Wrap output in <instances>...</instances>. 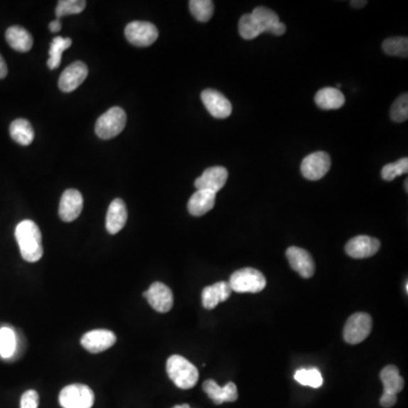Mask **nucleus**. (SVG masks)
I'll list each match as a JSON object with an SVG mask.
<instances>
[{"label":"nucleus","instance_id":"nucleus-1","mask_svg":"<svg viewBox=\"0 0 408 408\" xmlns=\"http://www.w3.org/2000/svg\"><path fill=\"white\" fill-rule=\"evenodd\" d=\"M15 237L20 246L21 255L26 262H38L41 259L43 255L41 232L34 221H21L15 230Z\"/></svg>","mask_w":408,"mask_h":408},{"label":"nucleus","instance_id":"nucleus-2","mask_svg":"<svg viewBox=\"0 0 408 408\" xmlns=\"http://www.w3.org/2000/svg\"><path fill=\"white\" fill-rule=\"evenodd\" d=\"M168 377L179 389L193 388L199 380V371L195 365L181 355H173L168 358L166 364Z\"/></svg>","mask_w":408,"mask_h":408},{"label":"nucleus","instance_id":"nucleus-3","mask_svg":"<svg viewBox=\"0 0 408 408\" xmlns=\"http://www.w3.org/2000/svg\"><path fill=\"white\" fill-rule=\"evenodd\" d=\"M126 121L127 117L123 108L112 107L99 117L95 124V134L98 135L101 140L114 139L125 129Z\"/></svg>","mask_w":408,"mask_h":408},{"label":"nucleus","instance_id":"nucleus-4","mask_svg":"<svg viewBox=\"0 0 408 408\" xmlns=\"http://www.w3.org/2000/svg\"><path fill=\"white\" fill-rule=\"evenodd\" d=\"M228 284L236 293H260L266 288L267 280L257 269L244 268L234 272Z\"/></svg>","mask_w":408,"mask_h":408},{"label":"nucleus","instance_id":"nucleus-5","mask_svg":"<svg viewBox=\"0 0 408 408\" xmlns=\"http://www.w3.org/2000/svg\"><path fill=\"white\" fill-rule=\"evenodd\" d=\"M59 404L63 408H92L95 394L85 385H70L59 394Z\"/></svg>","mask_w":408,"mask_h":408},{"label":"nucleus","instance_id":"nucleus-6","mask_svg":"<svg viewBox=\"0 0 408 408\" xmlns=\"http://www.w3.org/2000/svg\"><path fill=\"white\" fill-rule=\"evenodd\" d=\"M372 330L370 314L358 312L350 316L344 328V339L347 344L356 345L369 337Z\"/></svg>","mask_w":408,"mask_h":408},{"label":"nucleus","instance_id":"nucleus-7","mask_svg":"<svg viewBox=\"0 0 408 408\" xmlns=\"http://www.w3.org/2000/svg\"><path fill=\"white\" fill-rule=\"evenodd\" d=\"M125 37L129 43L136 47H149L157 41L159 31L152 23L134 21L126 26Z\"/></svg>","mask_w":408,"mask_h":408},{"label":"nucleus","instance_id":"nucleus-8","mask_svg":"<svg viewBox=\"0 0 408 408\" xmlns=\"http://www.w3.org/2000/svg\"><path fill=\"white\" fill-rule=\"evenodd\" d=\"M331 167V159L327 152L318 151L308 154L301 163V173L308 181H319Z\"/></svg>","mask_w":408,"mask_h":408},{"label":"nucleus","instance_id":"nucleus-9","mask_svg":"<svg viewBox=\"0 0 408 408\" xmlns=\"http://www.w3.org/2000/svg\"><path fill=\"white\" fill-rule=\"evenodd\" d=\"M143 296L146 297L151 308L159 313H167L173 308V291L165 284L156 281L150 286L148 291L143 293Z\"/></svg>","mask_w":408,"mask_h":408},{"label":"nucleus","instance_id":"nucleus-10","mask_svg":"<svg viewBox=\"0 0 408 408\" xmlns=\"http://www.w3.org/2000/svg\"><path fill=\"white\" fill-rule=\"evenodd\" d=\"M201 99L204 107L213 117L225 119L232 115V106L230 101L217 90H204L201 93Z\"/></svg>","mask_w":408,"mask_h":408},{"label":"nucleus","instance_id":"nucleus-11","mask_svg":"<svg viewBox=\"0 0 408 408\" xmlns=\"http://www.w3.org/2000/svg\"><path fill=\"white\" fill-rule=\"evenodd\" d=\"M116 340L117 338L115 333L110 330L97 329L85 333L82 337L81 344L87 352L98 354L109 350L110 347L115 345Z\"/></svg>","mask_w":408,"mask_h":408},{"label":"nucleus","instance_id":"nucleus-12","mask_svg":"<svg viewBox=\"0 0 408 408\" xmlns=\"http://www.w3.org/2000/svg\"><path fill=\"white\" fill-rule=\"evenodd\" d=\"M288 262L291 264L294 272H299L301 277L308 279L312 277L316 272V264L313 257H311L306 249H301L297 246H291L286 251Z\"/></svg>","mask_w":408,"mask_h":408},{"label":"nucleus","instance_id":"nucleus-13","mask_svg":"<svg viewBox=\"0 0 408 408\" xmlns=\"http://www.w3.org/2000/svg\"><path fill=\"white\" fill-rule=\"evenodd\" d=\"M227 179H228V171L226 168L215 166L205 169L201 176L196 179L194 185L198 190H210L217 194L224 188Z\"/></svg>","mask_w":408,"mask_h":408},{"label":"nucleus","instance_id":"nucleus-14","mask_svg":"<svg viewBox=\"0 0 408 408\" xmlns=\"http://www.w3.org/2000/svg\"><path fill=\"white\" fill-rule=\"evenodd\" d=\"M380 249V241L377 238L370 237V236H356L347 242V255H350L353 259H367L377 254Z\"/></svg>","mask_w":408,"mask_h":408},{"label":"nucleus","instance_id":"nucleus-15","mask_svg":"<svg viewBox=\"0 0 408 408\" xmlns=\"http://www.w3.org/2000/svg\"><path fill=\"white\" fill-rule=\"evenodd\" d=\"M83 209V196L79 190L70 188L65 190L59 204V217L65 222L79 218Z\"/></svg>","mask_w":408,"mask_h":408},{"label":"nucleus","instance_id":"nucleus-16","mask_svg":"<svg viewBox=\"0 0 408 408\" xmlns=\"http://www.w3.org/2000/svg\"><path fill=\"white\" fill-rule=\"evenodd\" d=\"M89 70L83 62H75L65 68L59 77L58 87L63 92H73L85 81Z\"/></svg>","mask_w":408,"mask_h":408},{"label":"nucleus","instance_id":"nucleus-17","mask_svg":"<svg viewBox=\"0 0 408 408\" xmlns=\"http://www.w3.org/2000/svg\"><path fill=\"white\" fill-rule=\"evenodd\" d=\"M203 392L209 396L215 405L232 403L238 398L237 387L235 383L228 382L226 386L220 387L215 380H207L203 383Z\"/></svg>","mask_w":408,"mask_h":408},{"label":"nucleus","instance_id":"nucleus-18","mask_svg":"<svg viewBox=\"0 0 408 408\" xmlns=\"http://www.w3.org/2000/svg\"><path fill=\"white\" fill-rule=\"evenodd\" d=\"M127 209H126L125 202L122 199H115L110 203L108 208V213L106 217L107 232L115 235L121 232L125 227L127 221Z\"/></svg>","mask_w":408,"mask_h":408},{"label":"nucleus","instance_id":"nucleus-19","mask_svg":"<svg viewBox=\"0 0 408 408\" xmlns=\"http://www.w3.org/2000/svg\"><path fill=\"white\" fill-rule=\"evenodd\" d=\"M232 288L226 281L208 286L202 291V304L207 310H213L219 303L225 302L232 295Z\"/></svg>","mask_w":408,"mask_h":408},{"label":"nucleus","instance_id":"nucleus-20","mask_svg":"<svg viewBox=\"0 0 408 408\" xmlns=\"http://www.w3.org/2000/svg\"><path fill=\"white\" fill-rule=\"evenodd\" d=\"M215 194L210 190H196L188 201V213L194 217H201L215 207Z\"/></svg>","mask_w":408,"mask_h":408},{"label":"nucleus","instance_id":"nucleus-21","mask_svg":"<svg viewBox=\"0 0 408 408\" xmlns=\"http://www.w3.org/2000/svg\"><path fill=\"white\" fill-rule=\"evenodd\" d=\"M6 40L14 50L28 53L33 45V38L22 26H14L6 31Z\"/></svg>","mask_w":408,"mask_h":408},{"label":"nucleus","instance_id":"nucleus-22","mask_svg":"<svg viewBox=\"0 0 408 408\" xmlns=\"http://www.w3.org/2000/svg\"><path fill=\"white\" fill-rule=\"evenodd\" d=\"M380 379L383 383V394L397 396L398 392L404 389V379L399 375V370L394 365L383 367L380 373Z\"/></svg>","mask_w":408,"mask_h":408},{"label":"nucleus","instance_id":"nucleus-23","mask_svg":"<svg viewBox=\"0 0 408 408\" xmlns=\"http://www.w3.org/2000/svg\"><path fill=\"white\" fill-rule=\"evenodd\" d=\"M316 106L323 110L339 109L345 104V95L335 87H325L316 93Z\"/></svg>","mask_w":408,"mask_h":408},{"label":"nucleus","instance_id":"nucleus-24","mask_svg":"<svg viewBox=\"0 0 408 408\" xmlns=\"http://www.w3.org/2000/svg\"><path fill=\"white\" fill-rule=\"evenodd\" d=\"M9 133L15 142L18 143L21 146H30L34 140V131L31 123L18 118L15 119L9 126Z\"/></svg>","mask_w":408,"mask_h":408},{"label":"nucleus","instance_id":"nucleus-25","mask_svg":"<svg viewBox=\"0 0 408 408\" xmlns=\"http://www.w3.org/2000/svg\"><path fill=\"white\" fill-rule=\"evenodd\" d=\"M73 41L70 38L57 37L53 40L49 49V59H48V68L50 70L59 68V65L62 63V55L65 50H68V48L72 45Z\"/></svg>","mask_w":408,"mask_h":408},{"label":"nucleus","instance_id":"nucleus-26","mask_svg":"<svg viewBox=\"0 0 408 408\" xmlns=\"http://www.w3.org/2000/svg\"><path fill=\"white\" fill-rule=\"evenodd\" d=\"M294 379L302 386L320 388L323 385V377L318 369H299L295 372Z\"/></svg>","mask_w":408,"mask_h":408},{"label":"nucleus","instance_id":"nucleus-27","mask_svg":"<svg viewBox=\"0 0 408 408\" xmlns=\"http://www.w3.org/2000/svg\"><path fill=\"white\" fill-rule=\"evenodd\" d=\"M252 17L254 18L255 22L260 26L263 32H269L272 26L279 23V16L274 11L267 9V7H257L252 13Z\"/></svg>","mask_w":408,"mask_h":408},{"label":"nucleus","instance_id":"nucleus-28","mask_svg":"<svg viewBox=\"0 0 408 408\" xmlns=\"http://www.w3.org/2000/svg\"><path fill=\"white\" fill-rule=\"evenodd\" d=\"M16 350V335L9 327L0 328V356L11 358Z\"/></svg>","mask_w":408,"mask_h":408},{"label":"nucleus","instance_id":"nucleus-29","mask_svg":"<svg viewBox=\"0 0 408 408\" xmlns=\"http://www.w3.org/2000/svg\"><path fill=\"white\" fill-rule=\"evenodd\" d=\"M190 11L195 20L205 23L213 17L215 6L211 0H190Z\"/></svg>","mask_w":408,"mask_h":408},{"label":"nucleus","instance_id":"nucleus-30","mask_svg":"<svg viewBox=\"0 0 408 408\" xmlns=\"http://www.w3.org/2000/svg\"><path fill=\"white\" fill-rule=\"evenodd\" d=\"M240 36L245 40H253L264 33L251 14H244L238 23Z\"/></svg>","mask_w":408,"mask_h":408},{"label":"nucleus","instance_id":"nucleus-31","mask_svg":"<svg viewBox=\"0 0 408 408\" xmlns=\"http://www.w3.org/2000/svg\"><path fill=\"white\" fill-rule=\"evenodd\" d=\"M382 49L389 56L406 58L408 56V39L406 37L389 38L383 41Z\"/></svg>","mask_w":408,"mask_h":408},{"label":"nucleus","instance_id":"nucleus-32","mask_svg":"<svg viewBox=\"0 0 408 408\" xmlns=\"http://www.w3.org/2000/svg\"><path fill=\"white\" fill-rule=\"evenodd\" d=\"M87 7V1L83 0H60L56 7L57 18L66 15L80 14Z\"/></svg>","mask_w":408,"mask_h":408},{"label":"nucleus","instance_id":"nucleus-33","mask_svg":"<svg viewBox=\"0 0 408 408\" xmlns=\"http://www.w3.org/2000/svg\"><path fill=\"white\" fill-rule=\"evenodd\" d=\"M408 171V159L407 158H402L396 163H388L382 168L381 171V176L385 181H394L396 177L407 173Z\"/></svg>","mask_w":408,"mask_h":408},{"label":"nucleus","instance_id":"nucleus-34","mask_svg":"<svg viewBox=\"0 0 408 408\" xmlns=\"http://www.w3.org/2000/svg\"><path fill=\"white\" fill-rule=\"evenodd\" d=\"M390 117L394 123H403L408 118V95L404 93L394 101L390 110Z\"/></svg>","mask_w":408,"mask_h":408},{"label":"nucleus","instance_id":"nucleus-35","mask_svg":"<svg viewBox=\"0 0 408 408\" xmlns=\"http://www.w3.org/2000/svg\"><path fill=\"white\" fill-rule=\"evenodd\" d=\"M39 407V394L36 390H28L21 397V408Z\"/></svg>","mask_w":408,"mask_h":408},{"label":"nucleus","instance_id":"nucleus-36","mask_svg":"<svg viewBox=\"0 0 408 408\" xmlns=\"http://www.w3.org/2000/svg\"><path fill=\"white\" fill-rule=\"evenodd\" d=\"M397 403V396H389V394H382L380 398V404L382 407L390 408Z\"/></svg>","mask_w":408,"mask_h":408},{"label":"nucleus","instance_id":"nucleus-37","mask_svg":"<svg viewBox=\"0 0 408 408\" xmlns=\"http://www.w3.org/2000/svg\"><path fill=\"white\" fill-rule=\"evenodd\" d=\"M286 32V26L284 23L279 22L276 26H272L269 30V33L274 34V36H283Z\"/></svg>","mask_w":408,"mask_h":408},{"label":"nucleus","instance_id":"nucleus-38","mask_svg":"<svg viewBox=\"0 0 408 408\" xmlns=\"http://www.w3.org/2000/svg\"><path fill=\"white\" fill-rule=\"evenodd\" d=\"M9 74V68L6 64L5 59L0 55V80L5 79L6 76Z\"/></svg>","mask_w":408,"mask_h":408},{"label":"nucleus","instance_id":"nucleus-39","mask_svg":"<svg viewBox=\"0 0 408 408\" xmlns=\"http://www.w3.org/2000/svg\"><path fill=\"white\" fill-rule=\"evenodd\" d=\"M49 30H50L53 33L60 31V30H62V22L59 20L53 21V22H50V24H49Z\"/></svg>","mask_w":408,"mask_h":408},{"label":"nucleus","instance_id":"nucleus-40","mask_svg":"<svg viewBox=\"0 0 408 408\" xmlns=\"http://www.w3.org/2000/svg\"><path fill=\"white\" fill-rule=\"evenodd\" d=\"M367 1H365V0H363V1H355V0H354V1H350V5L353 6V7H355V9H358V7H363V6L367 5Z\"/></svg>","mask_w":408,"mask_h":408},{"label":"nucleus","instance_id":"nucleus-41","mask_svg":"<svg viewBox=\"0 0 408 408\" xmlns=\"http://www.w3.org/2000/svg\"><path fill=\"white\" fill-rule=\"evenodd\" d=\"M173 408H190V406L188 404H182V405L173 406Z\"/></svg>","mask_w":408,"mask_h":408},{"label":"nucleus","instance_id":"nucleus-42","mask_svg":"<svg viewBox=\"0 0 408 408\" xmlns=\"http://www.w3.org/2000/svg\"><path fill=\"white\" fill-rule=\"evenodd\" d=\"M405 190L406 192L408 190V179H405Z\"/></svg>","mask_w":408,"mask_h":408},{"label":"nucleus","instance_id":"nucleus-43","mask_svg":"<svg viewBox=\"0 0 408 408\" xmlns=\"http://www.w3.org/2000/svg\"><path fill=\"white\" fill-rule=\"evenodd\" d=\"M405 291H406V293H408V284L407 283H406V285H405Z\"/></svg>","mask_w":408,"mask_h":408}]
</instances>
